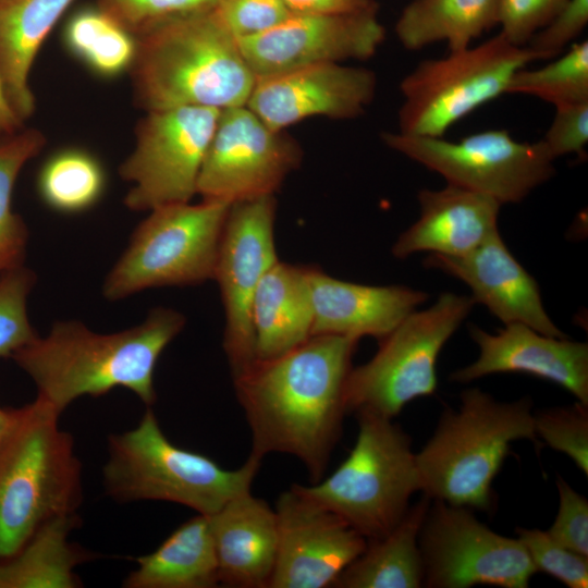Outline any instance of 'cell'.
<instances>
[{"instance_id": "obj_1", "label": "cell", "mask_w": 588, "mask_h": 588, "mask_svg": "<svg viewBox=\"0 0 588 588\" xmlns=\"http://www.w3.org/2000/svg\"><path fill=\"white\" fill-rule=\"evenodd\" d=\"M358 339L316 334L293 350L256 358L233 377L252 433L250 454L297 457L321 480L345 414V387Z\"/></svg>"}, {"instance_id": "obj_2", "label": "cell", "mask_w": 588, "mask_h": 588, "mask_svg": "<svg viewBox=\"0 0 588 588\" xmlns=\"http://www.w3.org/2000/svg\"><path fill=\"white\" fill-rule=\"evenodd\" d=\"M184 326L185 317L167 307L154 308L142 323L110 334L96 333L77 320L58 321L12 358L36 384L37 396L59 414L83 395L100 396L118 387L149 407L157 400V362Z\"/></svg>"}, {"instance_id": "obj_3", "label": "cell", "mask_w": 588, "mask_h": 588, "mask_svg": "<svg viewBox=\"0 0 588 588\" xmlns=\"http://www.w3.org/2000/svg\"><path fill=\"white\" fill-rule=\"evenodd\" d=\"M136 39L130 73L134 102L145 112L247 103L256 77L218 8L169 20Z\"/></svg>"}, {"instance_id": "obj_4", "label": "cell", "mask_w": 588, "mask_h": 588, "mask_svg": "<svg viewBox=\"0 0 588 588\" xmlns=\"http://www.w3.org/2000/svg\"><path fill=\"white\" fill-rule=\"evenodd\" d=\"M517 440H537L529 396L502 402L479 388L463 390L457 407L442 412L416 453L419 491L432 501L492 512L493 480Z\"/></svg>"}, {"instance_id": "obj_5", "label": "cell", "mask_w": 588, "mask_h": 588, "mask_svg": "<svg viewBox=\"0 0 588 588\" xmlns=\"http://www.w3.org/2000/svg\"><path fill=\"white\" fill-rule=\"evenodd\" d=\"M45 400L19 408L0 443V561L16 553L47 520L76 514L82 466L73 437Z\"/></svg>"}, {"instance_id": "obj_6", "label": "cell", "mask_w": 588, "mask_h": 588, "mask_svg": "<svg viewBox=\"0 0 588 588\" xmlns=\"http://www.w3.org/2000/svg\"><path fill=\"white\" fill-rule=\"evenodd\" d=\"M261 460L249 454L237 469L173 444L147 407L132 430L108 438L103 466L107 493L118 502L158 500L212 515L232 499L249 492Z\"/></svg>"}, {"instance_id": "obj_7", "label": "cell", "mask_w": 588, "mask_h": 588, "mask_svg": "<svg viewBox=\"0 0 588 588\" xmlns=\"http://www.w3.org/2000/svg\"><path fill=\"white\" fill-rule=\"evenodd\" d=\"M358 433L353 449L326 479L292 488L340 516L367 540L389 532L419 491L412 439L393 418L356 412Z\"/></svg>"}, {"instance_id": "obj_8", "label": "cell", "mask_w": 588, "mask_h": 588, "mask_svg": "<svg viewBox=\"0 0 588 588\" xmlns=\"http://www.w3.org/2000/svg\"><path fill=\"white\" fill-rule=\"evenodd\" d=\"M541 56L500 33L475 47L419 62L401 82L399 131L444 137L448 130L487 102L506 94L513 75Z\"/></svg>"}, {"instance_id": "obj_9", "label": "cell", "mask_w": 588, "mask_h": 588, "mask_svg": "<svg viewBox=\"0 0 588 588\" xmlns=\"http://www.w3.org/2000/svg\"><path fill=\"white\" fill-rule=\"evenodd\" d=\"M474 306L470 295L444 292L429 307L407 315L379 340L371 359L351 369L347 413L368 411L394 418L409 402L432 395L439 355Z\"/></svg>"}, {"instance_id": "obj_10", "label": "cell", "mask_w": 588, "mask_h": 588, "mask_svg": "<svg viewBox=\"0 0 588 588\" xmlns=\"http://www.w3.org/2000/svg\"><path fill=\"white\" fill-rule=\"evenodd\" d=\"M230 206L203 199L150 210L107 275L103 296L118 301L150 287L198 285L212 279Z\"/></svg>"}, {"instance_id": "obj_11", "label": "cell", "mask_w": 588, "mask_h": 588, "mask_svg": "<svg viewBox=\"0 0 588 588\" xmlns=\"http://www.w3.org/2000/svg\"><path fill=\"white\" fill-rule=\"evenodd\" d=\"M382 140L441 175L446 184L486 195L501 205L523 201L555 174V159L541 139L518 142L506 130L477 132L457 142L385 132Z\"/></svg>"}, {"instance_id": "obj_12", "label": "cell", "mask_w": 588, "mask_h": 588, "mask_svg": "<svg viewBox=\"0 0 588 588\" xmlns=\"http://www.w3.org/2000/svg\"><path fill=\"white\" fill-rule=\"evenodd\" d=\"M221 110L177 107L148 111L135 128V145L119 173L131 184L124 197L134 211L189 203Z\"/></svg>"}, {"instance_id": "obj_13", "label": "cell", "mask_w": 588, "mask_h": 588, "mask_svg": "<svg viewBox=\"0 0 588 588\" xmlns=\"http://www.w3.org/2000/svg\"><path fill=\"white\" fill-rule=\"evenodd\" d=\"M418 544L424 564L422 587L526 588L537 573L517 538L493 531L466 506L431 500Z\"/></svg>"}, {"instance_id": "obj_14", "label": "cell", "mask_w": 588, "mask_h": 588, "mask_svg": "<svg viewBox=\"0 0 588 588\" xmlns=\"http://www.w3.org/2000/svg\"><path fill=\"white\" fill-rule=\"evenodd\" d=\"M274 195L234 203L222 230L213 271L224 308L223 350L232 377L256 359L252 303L264 274L278 261Z\"/></svg>"}, {"instance_id": "obj_15", "label": "cell", "mask_w": 588, "mask_h": 588, "mask_svg": "<svg viewBox=\"0 0 588 588\" xmlns=\"http://www.w3.org/2000/svg\"><path fill=\"white\" fill-rule=\"evenodd\" d=\"M301 159L298 145L246 105L223 109L201 164L197 194L230 205L274 195Z\"/></svg>"}, {"instance_id": "obj_16", "label": "cell", "mask_w": 588, "mask_h": 588, "mask_svg": "<svg viewBox=\"0 0 588 588\" xmlns=\"http://www.w3.org/2000/svg\"><path fill=\"white\" fill-rule=\"evenodd\" d=\"M384 37L377 9H371L332 15L291 14L273 28L238 42L259 78L310 65L367 60Z\"/></svg>"}, {"instance_id": "obj_17", "label": "cell", "mask_w": 588, "mask_h": 588, "mask_svg": "<svg viewBox=\"0 0 588 588\" xmlns=\"http://www.w3.org/2000/svg\"><path fill=\"white\" fill-rule=\"evenodd\" d=\"M274 512L278 550L269 588L332 587L366 548L363 535L292 487L279 495Z\"/></svg>"}, {"instance_id": "obj_18", "label": "cell", "mask_w": 588, "mask_h": 588, "mask_svg": "<svg viewBox=\"0 0 588 588\" xmlns=\"http://www.w3.org/2000/svg\"><path fill=\"white\" fill-rule=\"evenodd\" d=\"M376 88L371 70L323 63L256 78L246 106L282 132L317 115L357 118L373 100Z\"/></svg>"}, {"instance_id": "obj_19", "label": "cell", "mask_w": 588, "mask_h": 588, "mask_svg": "<svg viewBox=\"0 0 588 588\" xmlns=\"http://www.w3.org/2000/svg\"><path fill=\"white\" fill-rule=\"evenodd\" d=\"M477 358L450 375L469 383L495 373H525L553 382L588 405V344L540 333L522 323L504 324L497 333L468 326Z\"/></svg>"}, {"instance_id": "obj_20", "label": "cell", "mask_w": 588, "mask_h": 588, "mask_svg": "<svg viewBox=\"0 0 588 588\" xmlns=\"http://www.w3.org/2000/svg\"><path fill=\"white\" fill-rule=\"evenodd\" d=\"M424 264L464 282L475 304L483 305L503 324L522 323L566 338L548 315L537 281L512 255L499 231L468 254H429Z\"/></svg>"}, {"instance_id": "obj_21", "label": "cell", "mask_w": 588, "mask_h": 588, "mask_svg": "<svg viewBox=\"0 0 588 588\" xmlns=\"http://www.w3.org/2000/svg\"><path fill=\"white\" fill-rule=\"evenodd\" d=\"M313 333L378 341L429 298L406 285H366L335 279L311 266Z\"/></svg>"}, {"instance_id": "obj_22", "label": "cell", "mask_w": 588, "mask_h": 588, "mask_svg": "<svg viewBox=\"0 0 588 588\" xmlns=\"http://www.w3.org/2000/svg\"><path fill=\"white\" fill-rule=\"evenodd\" d=\"M420 215L391 248L397 259L417 253L462 256L499 231L501 204L451 184L417 194Z\"/></svg>"}, {"instance_id": "obj_23", "label": "cell", "mask_w": 588, "mask_h": 588, "mask_svg": "<svg viewBox=\"0 0 588 588\" xmlns=\"http://www.w3.org/2000/svg\"><path fill=\"white\" fill-rule=\"evenodd\" d=\"M219 583L229 587H268L278 550L274 510L250 491L208 515Z\"/></svg>"}, {"instance_id": "obj_24", "label": "cell", "mask_w": 588, "mask_h": 588, "mask_svg": "<svg viewBox=\"0 0 588 588\" xmlns=\"http://www.w3.org/2000/svg\"><path fill=\"white\" fill-rule=\"evenodd\" d=\"M310 268L278 260L261 278L250 311L256 358L280 356L311 336Z\"/></svg>"}, {"instance_id": "obj_25", "label": "cell", "mask_w": 588, "mask_h": 588, "mask_svg": "<svg viewBox=\"0 0 588 588\" xmlns=\"http://www.w3.org/2000/svg\"><path fill=\"white\" fill-rule=\"evenodd\" d=\"M74 0H0V78L16 115L25 123L36 100L29 84L36 56Z\"/></svg>"}, {"instance_id": "obj_26", "label": "cell", "mask_w": 588, "mask_h": 588, "mask_svg": "<svg viewBox=\"0 0 588 588\" xmlns=\"http://www.w3.org/2000/svg\"><path fill=\"white\" fill-rule=\"evenodd\" d=\"M136 563L137 568L123 581L125 588L217 587L218 562L208 515L186 520Z\"/></svg>"}, {"instance_id": "obj_27", "label": "cell", "mask_w": 588, "mask_h": 588, "mask_svg": "<svg viewBox=\"0 0 588 588\" xmlns=\"http://www.w3.org/2000/svg\"><path fill=\"white\" fill-rule=\"evenodd\" d=\"M431 500L424 495L385 535L367 540L362 554L336 578V588H419L424 564L418 537Z\"/></svg>"}, {"instance_id": "obj_28", "label": "cell", "mask_w": 588, "mask_h": 588, "mask_svg": "<svg viewBox=\"0 0 588 588\" xmlns=\"http://www.w3.org/2000/svg\"><path fill=\"white\" fill-rule=\"evenodd\" d=\"M76 514L45 522L25 544L0 561V588H76L74 568L94 554L69 541Z\"/></svg>"}, {"instance_id": "obj_29", "label": "cell", "mask_w": 588, "mask_h": 588, "mask_svg": "<svg viewBox=\"0 0 588 588\" xmlns=\"http://www.w3.org/2000/svg\"><path fill=\"white\" fill-rule=\"evenodd\" d=\"M499 0H412L396 21L395 34L411 51L436 42L460 50L497 26Z\"/></svg>"}, {"instance_id": "obj_30", "label": "cell", "mask_w": 588, "mask_h": 588, "mask_svg": "<svg viewBox=\"0 0 588 588\" xmlns=\"http://www.w3.org/2000/svg\"><path fill=\"white\" fill-rule=\"evenodd\" d=\"M66 49L95 74L114 77L130 71L137 39L101 8L74 13L63 30Z\"/></svg>"}, {"instance_id": "obj_31", "label": "cell", "mask_w": 588, "mask_h": 588, "mask_svg": "<svg viewBox=\"0 0 588 588\" xmlns=\"http://www.w3.org/2000/svg\"><path fill=\"white\" fill-rule=\"evenodd\" d=\"M106 185L105 171L90 152L68 148L51 156L37 177L40 198L50 208L75 213L94 206Z\"/></svg>"}, {"instance_id": "obj_32", "label": "cell", "mask_w": 588, "mask_h": 588, "mask_svg": "<svg viewBox=\"0 0 588 588\" xmlns=\"http://www.w3.org/2000/svg\"><path fill=\"white\" fill-rule=\"evenodd\" d=\"M45 144L44 134L36 128L23 127L0 137V273L23 265L28 231L12 209V195L21 170Z\"/></svg>"}, {"instance_id": "obj_33", "label": "cell", "mask_w": 588, "mask_h": 588, "mask_svg": "<svg viewBox=\"0 0 588 588\" xmlns=\"http://www.w3.org/2000/svg\"><path fill=\"white\" fill-rule=\"evenodd\" d=\"M506 94L532 96L554 107L588 101V41L573 42L541 68L518 70Z\"/></svg>"}, {"instance_id": "obj_34", "label": "cell", "mask_w": 588, "mask_h": 588, "mask_svg": "<svg viewBox=\"0 0 588 588\" xmlns=\"http://www.w3.org/2000/svg\"><path fill=\"white\" fill-rule=\"evenodd\" d=\"M536 439L568 456L588 475V405L579 401L566 406L534 411Z\"/></svg>"}, {"instance_id": "obj_35", "label": "cell", "mask_w": 588, "mask_h": 588, "mask_svg": "<svg viewBox=\"0 0 588 588\" xmlns=\"http://www.w3.org/2000/svg\"><path fill=\"white\" fill-rule=\"evenodd\" d=\"M36 275L23 265L0 273V357H12L38 335L27 315Z\"/></svg>"}, {"instance_id": "obj_36", "label": "cell", "mask_w": 588, "mask_h": 588, "mask_svg": "<svg viewBox=\"0 0 588 588\" xmlns=\"http://www.w3.org/2000/svg\"><path fill=\"white\" fill-rule=\"evenodd\" d=\"M516 535L537 572L546 573L569 588L588 587V556L564 547L547 530L519 527Z\"/></svg>"}, {"instance_id": "obj_37", "label": "cell", "mask_w": 588, "mask_h": 588, "mask_svg": "<svg viewBox=\"0 0 588 588\" xmlns=\"http://www.w3.org/2000/svg\"><path fill=\"white\" fill-rule=\"evenodd\" d=\"M135 37L169 20L213 10L221 0H97Z\"/></svg>"}, {"instance_id": "obj_38", "label": "cell", "mask_w": 588, "mask_h": 588, "mask_svg": "<svg viewBox=\"0 0 588 588\" xmlns=\"http://www.w3.org/2000/svg\"><path fill=\"white\" fill-rule=\"evenodd\" d=\"M567 0H499L500 34L524 47L563 8Z\"/></svg>"}, {"instance_id": "obj_39", "label": "cell", "mask_w": 588, "mask_h": 588, "mask_svg": "<svg viewBox=\"0 0 588 588\" xmlns=\"http://www.w3.org/2000/svg\"><path fill=\"white\" fill-rule=\"evenodd\" d=\"M559 507L547 532L564 547L588 556V500L556 475Z\"/></svg>"}, {"instance_id": "obj_40", "label": "cell", "mask_w": 588, "mask_h": 588, "mask_svg": "<svg viewBox=\"0 0 588 588\" xmlns=\"http://www.w3.org/2000/svg\"><path fill=\"white\" fill-rule=\"evenodd\" d=\"M218 10L237 39L267 32L292 14L283 0H221Z\"/></svg>"}, {"instance_id": "obj_41", "label": "cell", "mask_w": 588, "mask_h": 588, "mask_svg": "<svg viewBox=\"0 0 588 588\" xmlns=\"http://www.w3.org/2000/svg\"><path fill=\"white\" fill-rule=\"evenodd\" d=\"M588 23V0H567L554 17L529 40L527 47L542 60L553 59L565 51Z\"/></svg>"}, {"instance_id": "obj_42", "label": "cell", "mask_w": 588, "mask_h": 588, "mask_svg": "<svg viewBox=\"0 0 588 588\" xmlns=\"http://www.w3.org/2000/svg\"><path fill=\"white\" fill-rule=\"evenodd\" d=\"M553 120L541 139L550 155L584 158L588 143V101L556 106Z\"/></svg>"}, {"instance_id": "obj_43", "label": "cell", "mask_w": 588, "mask_h": 588, "mask_svg": "<svg viewBox=\"0 0 588 588\" xmlns=\"http://www.w3.org/2000/svg\"><path fill=\"white\" fill-rule=\"evenodd\" d=\"M292 14L332 15L377 9L373 0H283Z\"/></svg>"}, {"instance_id": "obj_44", "label": "cell", "mask_w": 588, "mask_h": 588, "mask_svg": "<svg viewBox=\"0 0 588 588\" xmlns=\"http://www.w3.org/2000/svg\"><path fill=\"white\" fill-rule=\"evenodd\" d=\"M24 122L11 107L0 78V136L11 135L22 130Z\"/></svg>"}, {"instance_id": "obj_45", "label": "cell", "mask_w": 588, "mask_h": 588, "mask_svg": "<svg viewBox=\"0 0 588 588\" xmlns=\"http://www.w3.org/2000/svg\"><path fill=\"white\" fill-rule=\"evenodd\" d=\"M19 416V408H3L0 406V443L12 429Z\"/></svg>"}]
</instances>
